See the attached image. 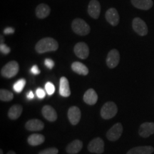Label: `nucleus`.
<instances>
[{"instance_id": "a211bd4d", "label": "nucleus", "mask_w": 154, "mask_h": 154, "mask_svg": "<svg viewBox=\"0 0 154 154\" xmlns=\"http://www.w3.org/2000/svg\"><path fill=\"white\" fill-rule=\"evenodd\" d=\"M98 95L93 88H89L84 95V101L88 105H94L97 102Z\"/></svg>"}, {"instance_id": "2eb2a0df", "label": "nucleus", "mask_w": 154, "mask_h": 154, "mask_svg": "<svg viewBox=\"0 0 154 154\" xmlns=\"http://www.w3.org/2000/svg\"><path fill=\"white\" fill-rule=\"evenodd\" d=\"M42 115L49 121H55L57 119V113L55 109L49 105H46L42 108Z\"/></svg>"}, {"instance_id": "a878e982", "label": "nucleus", "mask_w": 154, "mask_h": 154, "mask_svg": "<svg viewBox=\"0 0 154 154\" xmlns=\"http://www.w3.org/2000/svg\"><path fill=\"white\" fill-rule=\"evenodd\" d=\"M25 85H26V80L24 79H19L17 82L14 83L13 88L17 93H20L24 89Z\"/></svg>"}, {"instance_id": "9d476101", "label": "nucleus", "mask_w": 154, "mask_h": 154, "mask_svg": "<svg viewBox=\"0 0 154 154\" xmlns=\"http://www.w3.org/2000/svg\"><path fill=\"white\" fill-rule=\"evenodd\" d=\"M106 19L108 22L113 26H117L120 20V17H119V12L116 9L110 8L106 11L105 14Z\"/></svg>"}, {"instance_id": "2f4dec72", "label": "nucleus", "mask_w": 154, "mask_h": 154, "mask_svg": "<svg viewBox=\"0 0 154 154\" xmlns=\"http://www.w3.org/2000/svg\"><path fill=\"white\" fill-rule=\"evenodd\" d=\"M31 72L34 75H38L40 74V70L38 69L37 65H34V66L32 67V69H31Z\"/></svg>"}, {"instance_id": "9b49d317", "label": "nucleus", "mask_w": 154, "mask_h": 154, "mask_svg": "<svg viewBox=\"0 0 154 154\" xmlns=\"http://www.w3.org/2000/svg\"><path fill=\"white\" fill-rule=\"evenodd\" d=\"M101 12V5L98 0H91L88 6V13L93 19L99 18Z\"/></svg>"}, {"instance_id": "423d86ee", "label": "nucleus", "mask_w": 154, "mask_h": 154, "mask_svg": "<svg viewBox=\"0 0 154 154\" xmlns=\"http://www.w3.org/2000/svg\"><path fill=\"white\" fill-rule=\"evenodd\" d=\"M123 133V126L121 123H117L113 125L111 128L108 131L106 137L111 141H115L120 138Z\"/></svg>"}, {"instance_id": "5701e85b", "label": "nucleus", "mask_w": 154, "mask_h": 154, "mask_svg": "<svg viewBox=\"0 0 154 154\" xmlns=\"http://www.w3.org/2000/svg\"><path fill=\"white\" fill-rule=\"evenodd\" d=\"M45 140V137L44 135L38 134H34L30 135L28 137L27 141L29 145L31 146H38L43 143Z\"/></svg>"}, {"instance_id": "dca6fc26", "label": "nucleus", "mask_w": 154, "mask_h": 154, "mask_svg": "<svg viewBox=\"0 0 154 154\" xmlns=\"http://www.w3.org/2000/svg\"><path fill=\"white\" fill-rule=\"evenodd\" d=\"M59 94L63 97H69L71 95L69 82L66 77L62 76L59 82Z\"/></svg>"}, {"instance_id": "ddd939ff", "label": "nucleus", "mask_w": 154, "mask_h": 154, "mask_svg": "<svg viewBox=\"0 0 154 154\" xmlns=\"http://www.w3.org/2000/svg\"><path fill=\"white\" fill-rule=\"evenodd\" d=\"M82 113L77 106H72L68 111V118L72 125H76L80 121Z\"/></svg>"}, {"instance_id": "7ed1b4c3", "label": "nucleus", "mask_w": 154, "mask_h": 154, "mask_svg": "<svg viewBox=\"0 0 154 154\" xmlns=\"http://www.w3.org/2000/svg\"><path fill=\"white\" fill-rule=\"evenodd\" d=\"M19 70V63L16 61H11L6 63L1 69V74L3 77L10 79L16 76Z\"/></svg>"}, {"instance_id": "cd10ccee", "label": "nucleus", "mask_w": 154, "mask_h": 154, "mask_svg": "<svg viewBox=\"0 0 154 154\" xmlns=\"http://www.w3.org/2000/svg\"><path fill=\"white\" fill-rule=\"evenodd\" d=\"M58 153H59V151L56 148H49V149H46L40 151L38 154H58Z\"/></svg>"}, {"instance_id": "20e7f679", "label": "nucleus", "mask_w": 154, "mask_h": 154, "mask_svg": "<svg viewBox=\"0 0 154 154\" xmlns=\"http://www.w3.org/2000/svg\"><path fill=\"white\" fill-rule=\"evenodd\" d=\"M118 112V108L113 101H108L103 104L101 110V116L103 119L108 120L113 118Z\"/></svg>"}, {"instance_id": "b1692460", "label": "nucleus", "mask_w": 154, "mask_h": 154, "mask_svg": "<svg viewBox=\"0 0 154 154\" xmlns=\"http://www.w3.org/2000/svg\"><path fill=\"white\" fill-rule=\"evenodd\" d=\"M23 108L21 105L16 104L12 106L10 109H9L8 112V116L9 118L11 119V120H16L20 116L22 113Z\"/></svg>"}, {"instance_id": "473e14b6", "label": "nucleus", "mask_w": 154, "mask_h": 154, "mask_svg": "<svg viewBox=\"0 0 154 154\" xmlns=\"http://www.w3.org/2000/svg\"><path fill=\"white\" fill-rule=\"evenodd\" d=\"M15 32L14 29L12 27H7L4 30V34H11Z\"/></svg>"}, {"instance_id": "72a5a7b5", "label": "nucleus", "mask_w": 154, "mask_h": 154, "mask_svg": "<svg viewBox=\"0 0 154 154\" xmlns=\"http://www.w3.org/2000/svg\"><path fill=\"white\" fill-rule=\"evenodd\" d=\"M34 97V93L32 91H29L27 94H26V98H27L29 100L33 99Z\"/></svg>"}, {"instance_id": "c756f323", "label": "nucleus", "mask_w": 154, "mask_h": 154, "mask_svg": "<svg viewBox=\"0 0 154 154\" xmlns=\"http://www.w3.org/2000/svg\"><path fill=\"white\" fill-rule=\"evenodd\" d=\"M36 94L38 99H44V97H45V96H46V91H44L43 88H38L36 91Z\"/></svg>"}, {"instance_id": "f8f14e48", "label": "nucleus", "mask_w": 154, "mask_h": 154, "mask_svg": "<svg viewBox=\"0 0 154 154\" xmlns=\"http://www.w3.org/2000/svg\"><path fill=\"white\" fill-rule=\"evenodd\" d=\"M138 134L141 137L148 138L154 134V123L146 122L140 125Z\"/></svg>"}, {"instance_id": "7c9ffc66", "label": "nucleus", "mask_w": 154, "mask_h": 154, "mask_svg": "<svg viewBox=\"0 0 154 154\" xmlns=\"http://www.w3.org/2000/svg\"><path fill=\"white\" fill-rule=\"evenodd\" d=\"M44 64H45V66H47V68H49V69H51L54 66L55 63L52 59H46L45 61H44Z\"/></svg>"}, {"instance_id": "4be33fe9", "label": "nucleus", "mask_w": 154, "mask_h": 154, "mask_svg": "<svg viewBox=\"0 0 154 154\" xmlns=\"http://www.w3.org/2000/svg\"><path fill=\"white\" fill-rule=\"evenodd\" d=\"M72 69L76 74L83 76H86L89 72L87 66L79 61H74L72 64Z\"/></svg>"}, {"instance_id": "f704fd0d", "label": "nucleus", "mask_w": 154, "mask_h": 154, "mask_svg": "<svg viewBox=\"0 0 154 154\" xmlns=\"http://www.w3.org/2000/svg\"><path fill=\"white\" fill-rule=\"evenodd\" d=\"M7 154H16V153H15V152L13 151H9Z\"/></svg>"}, {"instance_id": "6e6552de", "label": "nucleus", "mask_w": 154, "mask_h": 154, "mask_svg": "<svg viewBox=\"0 0 154 154\" xmlns=\"http://www.w3.org/2000/svg\"><path fill=\"white\" fill-rule=\"evenodd\" d=\"M74 51L77 57L86 59L89 55V48L85 42H79L74 48Z\"/></svg>"}, {"instance_id": "39448f33", "label": "nucleus", "mask_w": 154, "mask_h": 154, "mask_svg": "<svg viewBox=\"0 0 154 154\" xmlns=\"http://www.w3.org/2000/svg\"><path fill=\"white\" fill-rule=\"evenodd\" d=\"M132 26L135 32L140 36H146L148 34V26L143 19L136 17L132 22Z\"/></svg>"}, {"instance_id": "c9c22d12", "label": "nucleus", "mask_w": 154, "mask_h": 154, "mask_svg": "<svg viewBox=\"0 0 154 154\" xmlns=\"http://www.w3.org/2000/svg\"><path fill=\"white\" fill-rule=\"evenodd\" d=\"M4 41H5V39H4V37L2 35H1V44H3Z\"/></svg>"}, {"instance_id": "c85d7f7f", "label": "nucleus", "mask_w": 154, "mask_h": 154, "mask_svg": "<svg viewBox=\"0 0 154 154\" xmlns=\"http://www.w3.org/2000/svg\"><path fill=\"white\" fill-rule=\"evenodd\" d=\"M0 51L3 54H9L11 51V49L9 47H7L5 44H0Z\"/></svg>"}, {"instance_id": "1a4fd4ad", "label": "nucleus", "mask_w": 154, "mask_h": 154, "mask_svg": "<svg viewBox=\"0 0 154 154\" xmlns=\"http://www.w3.org/2000/svg\"><path fill=\"white\" fill-rule=\"evenodd\" d=\"M120 61V54L117 49H111L107 55L106 64L109 68L114 69L118 66Z\"/></svg>"}, {"instance_id": "aec40b11", "label": "nucleus", "mask_w": 154, "mask_h": 154, "mask_svg": "<svg viewBox=\"0 0 154 154\" xmlns=\"http://www.w3.org/2000/svg\"><path fill=\"white\" fill-rule=\"evenodd\" d=\"M153 151V147L151 146H138L130 149L126 154H152Z\"/></svg>"}, {"instance_id": "f03ea898", "label": "nucleus", "mask_w": 154, "mask_h": 154, "mask_svg": "<svg viewBox=\"0 0 154 154\" xmlns=\"http://www.w3.org/2000/svg\"><path fill=\"white\" fill-rule=\"evenodd\" d=\"M72 29L75 34L80 36H86L90 33L91 28L84 19L76 18L73 20Z\"/></svg>"}, {"instance_id": "f257e3e1", "label": "nucleus", "mask_w": 154, "mask_h": 154, "mask_svg": "<svg viewBox=\"0 0 154 154\" xmlns=\"http://www.w3.org/2000/svg\"><path fill=\"white\" fill-rule=\"evenodd\" d=\"M59 48V44L54 38L45 37L42 38L36 43L35 49L38 54H44L49 51H55Z\"/></svg>"}, {"instance_id": "e433bc0d", "label": "nucleus", "mask_w": 154, "mask_h": 154, "mask_svg": "<svg viewBox=\"0 0 154 154\" xmlns=\"http://www.w3.org/2000/svg\"><path fill=\"white\" fill-rule=\"evenodd\" d=\"M0 154H3V151L2 150H0Z\"/></svg>"}, {"instance_id": "412c9836", "label": "nucleus", "mask_w": 154, "mask_h": 154, "mask_svg": "<svg viewBox=\"0 0 154 154\" xmlns=\"http://www.w3.org/2000/svg\"><path fill=\"white\" fill-rule=\"evenodd\" d=\"M83 143L80 140H74L67 146L66 152L69 154H76L82 150Z\"/></svg>"}, {"instance_id": "bb28decb", "label": "nucleus", "mask_w": 154, "mask_h": 154, "mask_svg": "<svg viewBox=\"0 0 154 154\" xmlns=\"http://www.w3.org/2000/svg\"><path fill=\"white\" fill-rule=\"evenodd\" d=\"M45 89L49 95H52L55 92V86L51 82H47L45 85Z\"/></svg>"}, {"instance_id": "393cba45", "label": "nucleus", "mask_w": 154, "mask_h": 154, "mask_svg": "<svg viewBox=\"0 0 154 154\" xmlns=\"http://www.w3.org/2000/svg\"><path fill=\"white\" fill-rule=\"evenodd\" d=\"M14 98L12 92L6 89L0 90V100L2 101H10Z\"/></svg>"}, {"instance_id": "4468645a", "label": "nucleus", "mask_w": 154, "mask_h": 154, "mask_svg": "<svg viewBox=\"0 0 154 154\" xmlns=\"http://www.w3.org/2000/svg\"><path fill=\"white\" fill-rule=\"evenodd\" d=\"M25 128L30 131H38L44 128V124L42 121L38 119H31L26 123Z\"/></svg>"}, {"instance_id": "6ab92c4d", "label": "nucleus", "mask_w": 154, "mask_h": 154, "mask_svg": "<svg viewBox=\"0 0 154 154\" xmlns=\"http://www.w3.org/2000/svg\"><path fill=\"white\" fill-rule=\"evenodd\" d=\"M131 3L136 8L141 10H149L153 5L152 0H131Z\"/></svg>"}, {"instance_id": "f3484780", "label": "nucleus", "mask_w": 154, "mask_h": 154, "mask_svg": "<svg viewBox=\"0 0 154 154\" xmlns=\"http://www.w3.org/2000/svg\"><path fill=\"white\" fill-rule=\"evenodd\" d=\"M51 12V8L49 5L46 4H40L38 5L35 9L36 16L38 19H45L49 16Z\"/></svg>"}, {"instance_id": "0eeeda50", "label": "nucleus", "mask_w": 154, "mask_h": 154, "mask_svg": "<svg viewBox=\"0 0 154 154\" xmlns=\"http://www.w3.org/2000/svg\"><path fill=\"white\" fill-rule=\"evenodd\" d=\"M88 149L91 153L101 154L104 151V142L101 138H94L88 143Z\"/></svg>"}]
</instances>
